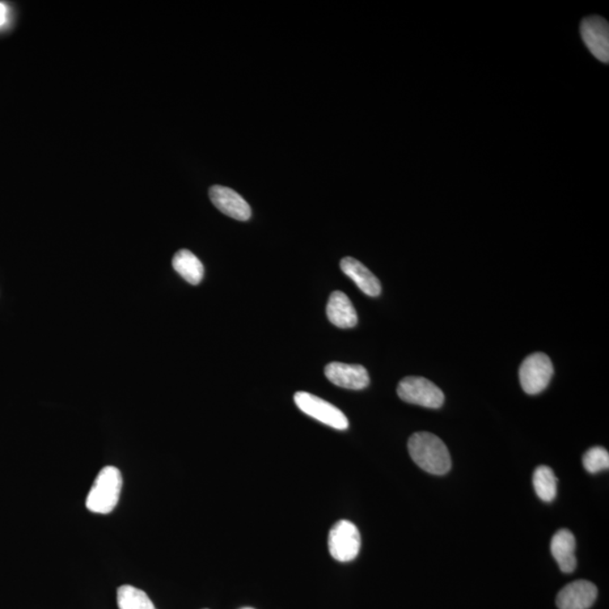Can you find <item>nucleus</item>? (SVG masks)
Returning a JSON list of instances; mask_svg holds the SVG:
<instances>
[{
	"mask_svg": "<svg viewBox=\"0 0 609 609\" xmlns=\"http://www.w3.org/2000/svg\"><path fill=\"white\" fill-rule=\"evenodd\" d=\"M410 456L423 471L445 475L451 467L450 451L443 440L430 433H417L408 443Z\"/></svg>",
	"mask_w": 609,
	"mask_h": 609,
	"instance_id": "1",
	"label": "nucleus"
},
{
	"mask_svg": "<svg viewBox=\"0 0 609 609\" xmlns=\"http://www.w3.org/2000/svg\"><path fill=\"white\" fill-rule=\"evenodd\" d=\"M325 376L329 382L346 389H363L369 385V374L365 367L348 365L344 362H331L325 367Z\"/></svg>",
	"mask_w": 609,
	"mask_h": 609,
	"instance_id": "9",
	"label": "nucleus"
},
{
	"mask_svg": "<svg viewBox=\"0 0 609 609\" xmlns=\"http://www.w3.org/2000/svg\"><path fill=\"white\" fill-rule=\"evenodd\" d=\"M598 590L594 583L579 581L569 583L558 592V609H589L597 599Z\"/></svg>",
	"mask_w": 609,
	"mask_h": 609,
	"instance_id": "10",
	"label": "nucleus"
},
{
	"mask_svg": "<svg viewBox=\"0 0 609 609\" xmlns=\"http://www.w3.org/2000/svg\"><path fill=\"white\" fill-rule=\"evenodd\" d=\"M583 42L592 56L604 63L609 62V24L600 16H589L581 25Z\"/></svg>",
	"mask_w": 609,
	"mask_h": 609,
	"instance_id": "7",
	"label": "nucleus"
},
{
	"mask_svg": "<svg viewBox=\"0 0 609 609\" xmlns=\"http://www.w3.org/2000/svg\"><path fill=\"white\" fill-rule=\"evenodd\" d=\"M397 395L406 403L423 406V408L439 409L445 402V395L437 385L429 379L410 376L402 379L397 386Z\"/></svg>",
	"mask_w": 609,
	"mask_h": 609,
	"instance_id": "3",
	"label": "nucleus"
},
{
	"mask_svg": "<svg viewBox=\"0 0 609 609\" xmlns=\"http://www.w3.org/2000/svg\"><path fill=\"white\" fill-rule=\"evenodd\" d=\"M122 474L116 467H105L97 474L86 499L87 509L95 514L107 515L111 513L120 499Z\"/></svg>",
	"mask_w": 609,
	"mask_h": 609,
	"instance_id": "2",
	"label": "nucleus"
},
{
	"mask_svg": "<svg viewBox=\"0 0 609 609\" xmlns=\"http://www.w3.org/2000/svg\"><path fill=\"white\" fill-rule=\"evenodd\" d=\"M551 552L562 572H573L577 566V557H575V537L572 532L568 530L557 531L551 541Z\"/></svg>",
	"mask_w": 609,
	"mask_h": 609,
	"instance_id": "13",
	"label": "nucleus"
},
{
	"mask_svg": "<svg viewBox=\"0 0 609 609\" xmlns=\"http://www.w3.org/2000/svg\"><path fill=\"white\" fill-rule=\"evenodd\" d=\"M361 536L357 526L349 520H340L329 531V551L338 562L354 560L361 552Z\"/></svg>",
	"mask_w": 609,
	"mask_h": 609,
	"instance_id": "4",
	"label": "nucleus"
},
{
	"mask_svg": "<svg viewBox=\"0 0 609 609\" xmlns=\"http://www.w3.org/2000/svg\"><path fill=\"white\" fill-rule=\"evenodd\" d=\"M327 315L329 321L340 329L354 328L358 323L357 312L348 296L342 291H334L329 296Z\"/></svg>",
	"mask_w": 609,
	"mask_h": 609,
	"instance_id": "12",
	"label": "nucleus"
},
{
	"mask_svg": "<svg viewBox=\"0 0 609 609\" xmlns=\"http://www.w3.org/2000/svg\"><path fill=\"white\" fill-rule=\"evenodd\" d=\"M117 600L118 609H156L145 591L130 585L118 588Z\"/></svg>",
	"mask_w": 609,
	"mask_h": 609,
	"instance_id": "15",
	"label": "nucleus"
},
{
	"mask_svg": "<svg viewBox=\"0 0 609 609\" xmlns=\"http://www.w3.org/2000/svg\"><path fill=\"white\" fill-rule=\"evenodd\" d=\"M582 462L587 472L596 474L605 471L609 467L608 451L603 447L590 448L583 456Z\"/></svg>",
	"mask_w": 609,
	"mask_h": 609,
	"instance_id": "17",
	"label": "nucleus"
},
{
	"mask_svg": "<svg viewBox=\"0 0 609 609\" xmlns=\"http://www.w3.org/2000/svg\"><path fill=\"white\" fill-rule=\"evenodd\" d=\"M211 202L228 217L247 222L252 215L251 207L242 196L226 186L214 185L209 190Z\"/></svg>",
	"mask_w": 609,
	"mask_h": 609,
	"instance_id": "8",
	"label": "nucleus"
},
{
	"mask_svg": "<svg viewBox=\"0 0 609 609\" xmlns=\"http://www.w3.org/2000/svg\"><path fill=\"white\" fill-rule=\"evenodd\" d=\"M532 484L537 496L544 502H552L557 494L556 474L548 467H539L532 476Z\"/></svg>",
	"mask_w": 609,
	"mask_h": 609,
	"instance_id": "16",
	"label": "nucleus"
},
{
	"mask_svg": "<svg viewBox=\"0 0 609 609\" xmlns=\"http://www.w3.org/2000/svg\"><path fill=\"white\" fill-rule=\"evenodd\" d=\"M341 270L353 280L363 294L370 297H378L382 293V286L378 277L365 265L353 259V257H345L341 261Z\"/></svg>",
	"mask_w": 609,
	"mask_h": 609,
	"instance_id": "11",
	"label": "nucleus"
},
{
	"mask_svg": "<svg viewBox=\"0 0 609 609\" xmlns=\"http://www.w3.org/2000/svg\"><path fill=\"white\" fill-rule=\"evenodd\" d=\"M172 264L176 272L193 286L199 285L205 276V268L201 261L189 249H181L177 252L173 257Z\"/></svg>",
	"mask_w": 609,
	"mask_h": 609,
	"instance_id": "14",
	"label": "nucleus"
},
{
	"mask_svg": "<svg viewBox=\"0 0 609 609\" xmlns=\"http://www.w3.org/2000/svg\"><path fill=\"white\" fill-rule=\"evenodd\" d=\"M294 400L300 411L315 418V420L337 430L348 429L349 421L345 413L337 406L320 399L319 396L307 392H298L296 393Z\"/></svg>",
	"mask_w": 609,
	"mask_h": 609,
	"instance_id": "5",
	"label": "nucleus"
},
{
	"mask_svg": "<svg viewBox=\"0 0 609 609\" xmlns=\"http://www.w3.org/2000/svg\"><path fill=\"white\" fill-rule=\"evenodd\" d=\"M553 372L552 361L548 355L541 353L528 355L520 366V384L527 394H540L548 386Z\"/></svg>",
	"mask_w": 609,
	"mask_h": 609,
	"instance_id": "6",
	"label": "nucleus"
},
{
	"mask_svg": "<svg viewBox=\"0 0 609 609\" xmlns=\"http://www.w3.org/2000/svg\"><path fill=\"white\" fill-rule=\"evenodd\" d=\"M243 609H254V608H251V607H247V608H243Z\"/></svg>",
	"mask_w": 609,
	"mask_h": 609,
	"instance_id": "19",
	"label": "nucleus"
},
{
	"mask_svg": "<svg viewBox=\"0 0 609 609\" xmlns=\"http://www.w3.org/2000/svg\"><path fill=\"white\" fill-rule=\"evenodd\" d=\"M8 10L5 4L0 3V27L6 23Z\"/></svg>",
	"mask_w": 609,
	"mask_h": 609,
	"instance_id": "18",
	"label": "nucleus"
}]
</instances>
